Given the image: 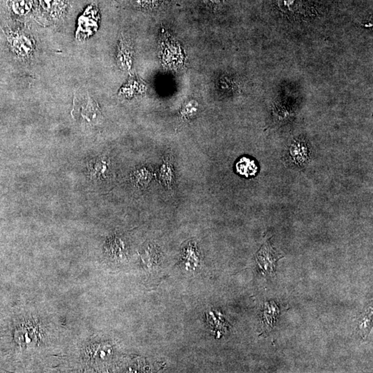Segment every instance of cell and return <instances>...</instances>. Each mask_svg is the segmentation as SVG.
<instances>
[{"instance_id": "obj_2", "label": "cell", "mask_w": 373, "mask_h": 373, "mask_svg": "<svg viewBox=\"0 0 373 373\" xmlns=\"http://www.w3.org/2000/svg\"><path fill=\"white\" fill-rule=\"evenodd\" d=\"M236 170L243 177L250 178L257 174L258 166L255 160L244 156L236 163Z\"/></svg>"}, {"instance_id": "obj_6", "label": "cell", "mask_w": 373, "mask_h": 373, "mask_svg": "<svg viewBox=\"0 0 373 373\" xmlns=\"http://www.w3.org/2000/svg\"><path fill=\"white\" fill-rule=\"evenodd\" d=\"M41 6L47 10V11H53L59 7L60 0H39Z\"/></svg>"}, {"instance_id": "obj_5", "label": "cell", "mask_w": 373, "mask_h": 373, "mask_svg": "<svg viewBox=\"0 0 373 373\" xmlns=\"http://www.w3.org/2000/svg\"><path fill=\"white\" fill-rule=\"evenodd\" d=\"M30 0H14L12 8L18 15H24L31 10Z\"/></svg>"}, {"instance_id": "obj_3", "label": "cell", "mask_w": 373, "mask_h": 373, "mask_svg": "<svg viewBox=\"0 0 373 373\" xmlns=\"http://www.w3.org/2000/svg\"><path fill=\"white\" fill-rule=\"evenodd\" d=\"M16 49L22 56H28L33 50V44L31 39L25 35H19L16 39Z\"/></svg>"}, {"instance_id": "obj_4", "label": "cell", "mask_w": 373, "mask_h": 373, "mask_svg": "<svg viewBox=\"0 0 373 373\" xmlns=\"http://www.w3.org/2000/svg\"><path fill=\"white\" fill-rule=\"evenodd\" d=\"M258 257H259V260L263 261V263L266 265L265 266V269L266 270H269L268 265L271 264L272 266H274V263L276 261V254L273 251V248L270 247L269 243L265 244V246L259 251Z\"/></svg>"}, {"instance_id": "obj_1", "label": "cell", "mask_w": 373, "mask_h": 373, "mask_svg": "<svg viewBox=\"0 0 373 373\" xmlns=\"http://www.w3.org/2000/svg\"><path fill=\"white\" fill-rule=\"evenodd\" d=\"M80 116L84 121L89 122V123H96L102 118V114H101L98 104L89 95L85 102L81 105Z\"/></svg>"}]
</instances>
